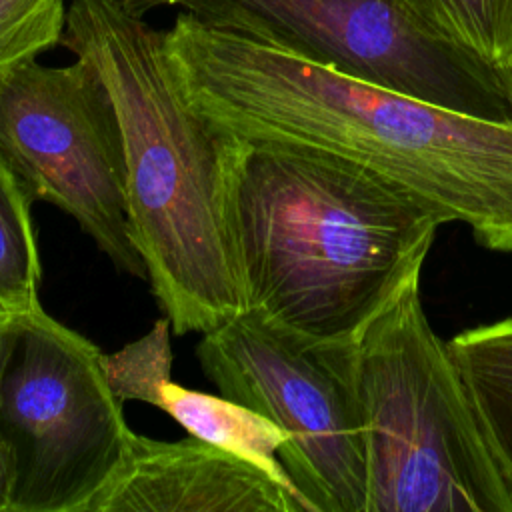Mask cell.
Listing matches in <instances>:
<instances>
[{
    "label": "cell",
    "mask_w": 512,
    "mask_h": 512,
    "mask_svg": "<svg viewBox=\"0 0 512 512\" xmlns=\"http://www.w3.org/2000/svg\"><path fill=\"white\" fill-rule=\"evenodd\" d=\"M176 82L218 132L352 162L512 254V122L448 110L288 48L180 14L164 32Z\"/></svg>",
    "instance_id": "6da1fadb"
},
{
    "label": "cell",
    "mask_w": 512,
    "mask_h": 512,
    "mask_svg": "<svg viewBox=\"0 0 512 512\" xmlns=\"http://www.w3.org/2000/svg\"><path fill=\"white\" fill-rule=\"evenodd\" d=\"M224 208L246 308L310 342L348 340L446 224L352 162L234 138Z\"/></svg>",
    "instance_id": "7a4b0ae2"
},
{
    "label": "cell",
    "mask_w": 512,
    "mask_h": 512,
    "mask_svg": "<svg viewBox=\"0 0 512 512\" xmlns=\"http://www.w3.org/2000/svg\"><path fill=\"white\" fill-rule=\"evenodd\" d=\"M62 44L100 76L120 126L134 242L174 334L246 308L224 192L230 138L184 98L164 32L124 0H72Z\"/></svg>",
    "instance_id": "3957f363"
},
{
    "label": "cell",
    "mask_w": 512,
    "mask_h": 512,
    "mask_svg": "<svg viewBox=\"0 0 512 512\" xmlns=\"http://www.w3.org/2000/svg\"><path fill=\"white\" fill-rule=\"evenodd\" d=\"M412 268L346 340L362 434L366 512H512L448 344Z\"/></svg>",
    "instance_id": "277c9868"
},
{
    "label": "cell",
    "mask_w": 512,
    "mask_h": 512,
    "mask_svg": "<svg viewBox=\"0 0 512 512\" xmlns=\"http://www.w3.org/2000/svg\"><path fill=\"white\" fill-rule=\"evenodd\" d=\"M104 352L44 308L0 314V432L14 460L10 512H90L134 432Z\"/></svg>",
    "instance_id": "5b68a950"
},
{
    "label": "cell",
    "mask_w": 512,
    "mask_h": 512,
    "mask_svg": "<svg viewBox=\"0 0 512 512\" xmlns=\"http://www.w3.org/2000/svg\"><path fill=\"white\" fill-rule=\"evenodd\" d=\"M196 358L222 396L282 430V466L310 512H366L346 340L310 342L244 308L202 334Z\"/></svg>",
    "instance_id": "8992f818"
},
{
    "label": "cell",
    "mask_w": 512,
    "mask_h": 512,
    "mask_svg": "<svg viewBox=\"0 0 512 512\" xmlns=\"http://www.w3.org/2000/svg\"><path fill=\"white\" fill-rule=\"evenodd\" d=\"M0 152L30 196L72 216L126 274L148 280L128 210L120 126L94 68L38 60L0 92Z\"/></svg>",
    "instance_id": "52a82bcc"
},
{
    "label": "cell",
    "mask_w": 512,
    "mask_h": 512,
    "mask_svg": "<svg viewBox=\"0 0 512 512\" xmlns=\"http://www.w3.org/2000/svg\"><path fill=\"white\" fill-rule=\"evenodd\" d=\"M90 512H306L254 462L196 436H132L124 466Z\"/></svg>",
    "instance_id": "ba28073f"
},
{
    "label": "cell",
    "mask_w": 512,
    "mask_h": 512,
    "mask_svg": "<svg viewBox=\"0 0 512 512\" xmlns=\"http://www.w3.org/2000/svg\"><path fill=\"white\" fill-rule=\"evenodd\" d=\"M482 434L512 490V314L446 340Z\"/></svg>",
    "instance_id": "9c48e42d"
},
{
    "label": "cell",
    "mask_w": 512,
    "mask_h": 512,
    "mask_svg": "<svg viewBox=\"0 0 512 512\" xmlns=\"http://www.w3.org/2000/svg\"><path fill=\"white\" fill-rule=\"evenodd\" d=\"M158 408L170 414L190 436L234 452L266 470L276 482L292 490L310 512L282 466L280 454L286 436L272 420L222 394L190 390L174 380L164 386Z\"/></svg>",
    "instance_id": "30bf717a"
},
{
    "label": "cell",
    "mask_w": 512,
    "mask_h": 512,
    "mask_svg": "<svg viewBox=\"0 0 512 512\" xmlns=\"http://www.w3.org/2000/svg\"><path fill=\"white\" fill-rule=\"evenodd\" d=\"M34 198L0 152V312L40 308L42 264L32 226Z\"/></svg>",
    "instance_id": "8fae6325"
},
{
    "label": "cell",
    "mask_w": 512,
    "mask_h": 512,
    "mask_svg": "<svg viewBox=\"0 0 512 512\" xmlns=\"http://www.w3.org/2000/svg\"><path fill=\"white\" fill-rule=\"evenodd\" d=\"M440 38L492 68L512 54V0H398Z\"/></svg>",
    "instance_id": "7c38bea8"
},
{
    "label": "cell",
    "mask_w": 512,
    "mask_h": 512,
    "mask_svg": "<svg viewBox=\"0 0 512 512\" xmlns=\"http://www.w3.org/2000/svg\"><path fill=\"white\" fill-rule=\"evenodd\" d=\"M64 0H0V92L26 64L62 44Z\"/></svg>",
    "instance_id": "4fadbf2b"
},
{
    "label": "cell",
    "mask_w": 512,
    "mask_h": 512,
    "mask_svg": "<svg viewBox=\"0 0 512 512\" xmlns=\"http://www.w3.org/2000/svg\"><path fill=\"white\" fill-rule=\"evenodd\" d=\"M170 330L164 316L138 340L104 354L108 384L120 402L136 400L158 408L162 390L172 380Z\"/></svg>",
    "instance_id": "5bb4252c"
},
{
    "label": "cell",
    "mask_w": 512,
    "mask_h": 512,
    "mask_svg": "<svg viewBox=\"0 0 512 512\" xmlns=\"http://www.w3.org/2000/svg\"><path fill=\"white\" fill-rule=\"evenodd\" d=\"M12 490H14V460L0 432V512H10Z\"/></svg>",
    "instance_id": "9a60e30c"
},
{
    "label": "cell",
    "mask_w": 512,
    "mask_h": 512,
    "mask_svg": "<svg viewBox=\"0 0 512 512\" xmlns=\"http://www.w3.org/2000/svg\"><path fill=\"white\" fill-rule=\"evenodd\" d=\"M494 72L500 80V86H502V90L506 94V100H508V106L512 110V54L502 64H498L494 68Z\"/></svg>",
    "instance_id": "2e32d148"
},
{
    "label": "cell",
    "mask_w": 512,
    "mask_h": 512,
    "mask_svg": "<svg viewBox=\"0 0 512 512\" xmlns=\"http://www.w3.org/2000/svg\"><path fill=\"white\" fill-rule=\"evenodd\" d=\"M144 2H150V0H144Z\"/></svg>",
    "instance_id": "e0dca14e"
},
{
    "label": "cell",
    "mask_w": 512,
    "mask_h": 512,
    "mask_svg": "<svg viewBox=\"0 0 512 512\" xmlns=\"http://www.w3.org/2000/svg\"><path fill=\"white\" fill-rule=\"evenodd\" d=\"M0 314H2V312H0Z\"/></svg>",
    "instance_id": "ac0fdd59"
}]
</instances>
